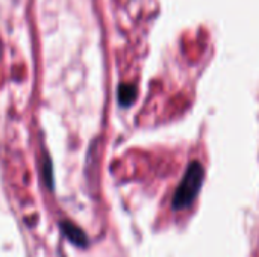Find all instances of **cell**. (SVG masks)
<instances>
[{
  "instance_id": "obj_1",
  "label": "cell",
  "mask_w": 259,
  "mask_h": 257,
  "mask_svg": "<svg viewBox=\"0 0 259 257\" xmlns=\"http://www.w3.org/2000/svg\"><path fill=\"white\" fill-rule=\"evenodd\" d=\"M205 180V168L199 161H193L188 167L187 171L181 180V183L178 185L173 200H171V206L175 211H182L190 208L194 200L197 198L202 185Z\"/></svg>"
},
{
  "instance_id": "obj_2",
  "label": "cell",
  "mask_w": 259,
  "mask_h": 257,
  "mask_svg": "<svg viewBox=\"0 0 259 257\" xmlns=\"http://www.w3.org/2000/svg\"><path fill=\"white\" fill-rule=\"evenodd\" d=\"M59 229H61L62 235L71 244H74L76 247H80V248L88 247V236H87V233L79 226H76L74 223H71L68 220H62L59 223Z\"/></svg>"
},
{
  "instance_id": "obj_3",
  "label": "cell",
  "mask_w": 259,
  "mask_h": 257,
  "mask_svg": "<svg viewBox=\"0 0 259 257\" xmlns=\"http://www.w3.org/2000/svg\"><path fill=\"white\" fill-rule=\"evenodd\" d=\"M137 98V88L134 85H121L118 88V101L121 106H131Z\"/></svg>"
},
{
  "instance_id": "obj_4",
  "label": "cell",
  "mask_w": 259,
  "mask_h": 257,
  "mask_svg": "<svg viewBox=\"0 0 259 257\" xmlns=\"http://www.w3.org/2000/svg\"><path fill=\"white\" fill-rule=\"evenodd\" d=\"M42 177L46 182V186L53 191L55 188V180H53V167H52V161L47 155H44L42 158Z\"/></svg>"
}]
</instances>
